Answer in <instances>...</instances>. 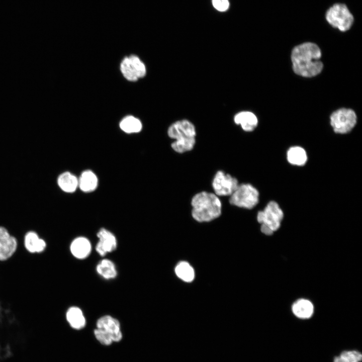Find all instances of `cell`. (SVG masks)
Masks as SVG:
<instances>
[{"label": "cell", "instance_id": "1", "mask_svg": "<svg viewBox=\"0 0 362 362\" xmlns=\"http://www.w3.org/2000/svg\"><path fill=\"white\" fill-rule=\"evenodd\" d=\"M319 47L311 42L296 46L292 50L291 60L294 71L304 77H312L321 72L323 64Z\"/></svg>", "mask_w": 362, "mask_h": 362}, {"label": "cell", "instance_id": "2", "mask_svg": "<svg viewBox=\"0 0 362 362\" xmlns=\"http://www.w3.org/2000/svg\"><path fill=\"white\" fill-rule=\"evenodd\" d=\"M192 216L199 222H208L218 218L222 212V203L219 197L213 193L203 191L195 195L191 200Z\"/></svg>", "mask_w": 362, "mask_h": 362}, {"label": "cell", "instance_id": "3", "mask_svg": "<svg viewBox=\"0 0 362 362\" xmlns=\"http://www.w3.org/2000/svg\"><path fill=\"white\" fill-rule=\"evenodd\" d=\"M167 134L174 140L171 147L175 152L183 153L194 148L196 131L194 125L190 121L184 119L174 122L168 127Z\"/></svg>", "mask_w": 362, "mask_h": 362}, {"label": "cell", "instance_id": "4", "mask_svg": "<svg viewBox=\"0 0 362 362\" xmlns=\"http://www.w3.org/2000/svg\"><path fill=\"white\" fill-rule=\"evenodd\" d=\"M284 217V213L275 201L269 202L264 209L257 213V220L261 224V231L265 235H270L280 228Z\"/></svg>", "mask_w": 362, "mask_h": 362}, {"label": "cell", "instance_id": "5", "mask_svg": "<svg viewBox=\"0 0 362 362\" xmlns=\"http://www.w3.org/2000/svg\"><path fill=\"white\" fill-rule=\"evenodd\" d=\"M230 204L247 209L253 208L259 201V192L249 184H239L229 200Z\"/></svg>", "mask_w": 362, "mask_h": 362}, {"label": "cell", "instance_id": "6", "mask_svg": "<svg viewBox=\"0 0 362 362\" xmlns=\"http://www.w3.org/2000/svg\"><path fill=\"white\" fill-rule=\"evenodd\" d=\"M325 18L333 27L345 32L352 26L354 18L347 6L343 4H335L326 13Z\"/></svg>", "mask_w": 362, "mask_h": 362}, {"label": "cell", "instance_id": "7", "mask_svg": "<svg viewBox=\"0 0 362 362\" xmlns=\"http://www.w3.org/2000/svg\"><path fill=\"white\" fill-rule=\"evenodd\" d=\"M356 123V116L351 109L341 108L334 112L330 116V124L336 133L349 132Z\"/></svg>", "mask_w": 362, "mask_h": 362}, {"label": "cell", "instance_id": "8", "mask_svg": "<svg viewBox=\"0 0 362 362\" xmlns=\"http://www.w3.org/2000/svg\"><path fill=\"white\" fill-rule=\"evenodd\" d=\"M238 185L236 178L222 170L216 173L212 183L214 194L218 197L230 196Z\"/></svg>", "mask_w": 362, "mask_h": 362}, {"label": "cell", "instance_id": "9", "mask_svg": "<svg viewBox=\"0 0 362 362\" xmlns=\"http://www.w3.org/2000/svg\"><path fill=\"white\" fill-rule=\"evenodd\" d=\"M97 326L108 335L113 341L118 342L122 339L120 324L116 318L110 315L102 316L97 321Z\"/></svg>", "mask_w": 362, "mask_h": 362}, {"label": "cell", "instance_id": "10", "mask_svg": "<svg viewBox=\"0 0 362 362\" xmlns=\"http://www.w3.org/2000/svg\"><path fill=\"white\" fill-rule=\"evenodd\" d=\"M99 242L96 250L101 256H105L107 253L116 249L117 245V239L114 235L105 228H101L97 233Z\"/></svg>", "mask_w": 362, "mask_h": 362}, {"label": "cell", "instance_id": "11", "mask_svg": "<svg viewBox=\"0 0 362 362\" xmlns=\"http://www.w3.org/2000/svg\"><path fill=\"white\" fill-rule=\"evenodd\" d=\"M17 246L16 238L5 228L0 227V260L10 257L15 252Z\"/></svg>", "mask_w": 362, "mask_h": 362}, {"label": "cell", "instance_id": "12", "mask_svg": "<svg viewBox=\"0 0 362 362\" xmlns=\"http://www.w3.org/2000/svg\"><path fill=\"white\" fill-rule=\"evenodd\" d=\"M234 121L241 126L246 132L253 131L257 126L258 120L256 116L249 111H241L237 113L234 117Z\"/></svg>", "mask_w": 362, "mask_h": 362}, {"label": "cell", "instance_id": "13", "mask_svg": "<svg viewBox=\"0 0 362 362\" xmlns=\"http://www.w3.org/2000/svg\"><path fill=\"white\" fill-rule=\"evenodd\" d=\"M70 251L72 255L77 258L83 259L89 254L91 244L85 237H79L74 239L70 245Z\"/></svg>", "mask_w": 362, "mask_h": 362}, {"label": "cell", "instance_id": "14", "mask_svg": "<svg viewBox=\"0 0 362 362\" xmlns=\"http://www.w3.org/2000/svg\"><path fill=\"white\" fill-rule=\"evenodd\" d=\"M294 315L301 319L310 318L314 313L312 303L306 299H300L294 303L292 308Z\"/></svg>", "mask_w": 362, "mask_h": 362}, {"label": "cell", "instance_id": "15", "mask_svg": "<svg viewBox=\"0 0 362 362\" xmlns=\"http://www.w3.org/2000/svg\"><path fill=\"white\" fill-rule=\"evenodd\" d=\"M78 187L85 193L94 191L97 187L98 179L92 171L86 170L82 172L78 178Z\"/></svg>", "mask_w": 362, "mask_h": 362}, {"label": "cell", "instance_id": "16", "mask_svg": "<svg viewBox=\"0 0 362 362\" xmlns=\"http://www.w3.org/2000/svg\"><path fill=\"white\" fill-rule=\"evenodd\" d=\"M24 243L26 249L31 253L41 252L46 246L45 241L40 238L37 234L33 231L29 232L26 234Z\"/></svg>", "mask_w": 362, "mask_h": 362}, {"label": "cell", "instance_id": "17", "mask_svg": "<svg viewBox=\"0 0 362 362\" xmlns=\"http://www.w3.org/2000/svg\"><path fill=\"white\" fill-rule=\"evenodd\" d=\"M57 183L60 188L66 193H73L78 187V178L69 172H64L58 177Z\"/></svg>", "mask_w": 362, "mask_h": 362}, {"label": "cell", "instance_id": "18", "mask_svg": "<svg viewBox=\"0 0 362 362\" xmlns=\"http://www.w3.org/2000/svg\"><path fill=\"white\" fill-rule=\"evenodd\" d=\"M66 319L74 329H80L85 325V319L81 310L77 307H71L67 311Z\"/></svg>", "mask_w": 362, "mask_h": 362}, {"label": "cell", "instance_id": "19", "mask_svg": "<svg viewBox=\"0 0 362 362\" xmlns=\"http://www.w3.org/2000/svg\"><path fill=\"white\" fill-rule=\"evenodd\" d=\"M287 160L291 164L302 166L307 160V155L304 148L300 146L290 148L287 154Z\"/></svg>", "mask_w": 362, "mask_h": 362}, {"label": "cell", "instance_id": "20", "mask_svg": "<svg viewBox=\"0 0 362 362\" xmlns=\"http://www.w3.org/2000/svg\"><path fill=\"white\" fill-rule=\"evenodd\" d=\"M332 362H362V352L356 349H346L332 358Z\"/></svg>", "mask_w": 362, "mask_h": 362}, {"label": "cell", "instance_id": "21", "mask_svg": "<svg viewBox=\"0 0 362 362\" xmlns=\"http://www.w3.org/2000/svg\"><path fill=\"white\" fill-rule=\"evenodd\" d=\"M97 273L107 280L115 278L117 274L114 263L109 259L102 260L97 266Z\"/></svg>", "mask_w": 362, "mask_h": 362}, {"label": "cell", "instance_id": "22", "mask_svg": "<svg viewBox=\"0 0 362 362\" xmlns=\"http://www.w3.org/2000/svg\"><path fill=\"white\" fill-rule=\"evenodd\" d=\"M142 127L140 121L132 116L125 117L120 123L121 130L127 133H138L141 130Z\"/></svg>", "mask_w": 362, "mask_h": 362}, {"label": "cell", "instance_id": "23", "mask_svg": "<svg viewBox=\"0 0 362 362\" xmlns=\"http://www.w3.org/2000/svg\"><path fill=\"white\" fill-rule=\"evenodd\" d=\"M175 272L179 279L186 282H192L195 277L193 268L186 261L180 262L176 265Z\"/></svg>", "mask_w": 362, "mask_h": 362}, {"label": "cell", "instance_id": "24", "mask_svg": "<svg viewBox=\"0 0 362 362\" xmlns=\"http://www.w3.org/2000/svg\"><path fill=\"white\" fill-rule=\"evenodd\" d=\"M120 69L124 77L129 81H135L138 78L132 68L129 60L128 57H125L122 61Z\"/></svg>", "mask_w": 362, "mask_h": 362}, {"label": "cell", "instance_id": "25", "mask_svg": "<svg viewBox=\"0 0 362 362\" xmlns=\"http://www.w3.org/2000/svg\"><path fill=\"white\" fill-rule=\"evenodd\" d=\"M130 64L133 68L138 78L144 77L146 73V67L144 64L136 55H131L128 57Z\"/></svg>", "mask_w": 362, "mask_h": 362}, {"label": "cell", "instance_id": "26", "mask_svg": "<svg viewBox=\"0 0 362 362\" xmlns=\"http://www.w3.org/2000/svg\"><path fill=\"white\" fill-rule=\"evenodd\" d=\"M94 334L96 338L103 344L108 345L113 342L111 338L100 329H95Z\"/></svg>", "mask_w": 362, "mask_h": 362}, {"label": "cell", "instance_id": "27", "mask_svg": "<svg viewBox=\"0 0 362 362\" xmlns=\"http://www.w3.org/2000/svg\"><path fill=\"white\" fill-rule=\"evenodd\" d=\"M214 8L219 12L227 11L229 7L228 0H212Z\"/></svg>", "mask_w": 362, "mask_h": 362}]
</instances>
